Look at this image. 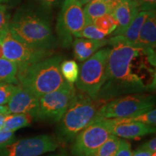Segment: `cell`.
Masks as SVG:
<instances>
[{"instance_id": "1", "label": "cell", "mask_w": 156, "mask_h": 156, "mask_svg": "<svg viewBox=\"0 0 156 156\" xmlns=\"http://www.w3.org/2000/svg\"><path fill=\"white\" fill-rule=\"evenodd\" d=\"M107 45L110 47V51L106 77L95 101L105 103L122 95L147 93L155 87L134 69V62L142 52L140 48L130 44L122 36H112Z\"/></svg>"}, {"instance_id": "2", "label": "cell", "mask_w": 156, "mask_h": 156, "mask_svg": "<svg viewBox=\"0 0 156 156\" xmlns=\"http://www.w3.org/2000/svg\"><path fill=\"white\" fill-rule=\"evenodd\" d=\"M9 30L16 38L38 49L53 51L57 44L48 14L42 10L18 11L9 22Z\"/></svg>"}, {"instance_id": "3", "label": "cell", "mask_w": 156, "mask_h": 156, "mask_svg": "<svg viewBox=\"0 0 156 156\" xmlns=\"http://www.w3.org/2000/svg\"><path fill=\"white\" fill-rule=\"evenodd\" d=\"M62 61L61 56H51L35 64L18 67V85L38 98L56 90L66 82L60 70Z\"/></svg>"}, {"instance_id": "4", "label": "cell", "mask_w": 156, "mask_h": 156, "mask_svg": "<svg viewBox=\"0 0 156 156\" xmlns=\"http://www.w3.org/2000/svg\"><path fill=\"white\" fill-rule=\"evenodd\" d=\"M104 103L91 98L85 93H76L69 108L62 116L56 129V138L67 143L84 129L93 124L98 112Z\"/></svg>"}, {"instance_id": "5", "label": "cell", "mask_w": 156, "mask_h": 156, "mask_svg": "<svg viewBox=\"0 0 156 156\" xmlns=\"http://www.w3.org/2000/svg\"><path fill=\"white\" fill-rule=\"evenodd\" d=\"M155 104V95L151 93H134L117 97L101 107L93 123L108 119L137 116L153 109Z\"/></svg>"}, {"instance_id": "6", "label": "cell", "mask_w": 156, "mask_h": 156, "mask_svg": "<svg viewBox=\"0 0 156 156\" xmlns=\"http://www.w3.org/2000/svg\"><path fill=\"white\" fill-rule=\"evenodd\" d=\"M109 51V46L98 50L84 61L80 68L76 87L80 92L87 95L93 100H96L106 80Z\"/></svg>"}, {"instance_id": "7", "label": "cell", "mask_w": 156, "mask_h": 156, "mask_svg": "<svg viewBox=\"0 0 156 156\" xmlns=\"http://www.w3.org/2000/svg\"><path fill=\"white\" fill-rule=\"evenodd\" d=\"M76 93L74 84L65 82L60 88L41 96L35 119L48 123L58 122L67 112Z\"/></svg>"}, {"instance_id": "8", "label": "cell", "mask_w": 156, "mask_h": 156, "mask_svg": "<svg viewBox=\"0 0 156 156\" xmlns=\"http://www.w3.org/2000/svg\"><path fill=\"white\" fill-rule=\"evenodd\" d=\"M82 6L77 0H64L56 25L62 47H69L73 44L74 36L85 27V18Z\"/></svg>"}, {"instance_id": "9", "label": "cell", "mask_w": 156, "mask_h": 156, "mask_svg": "<svg viewBox=\"0 0 156 156\" xmlns=\"http://www.w3.org/2000/svg\"><path fill=\"white\" fill-rule=\"evenodd\" d=\"M108 119L98 121L84 129L73 140L71 152L74 156H92L112 134Z\"/></svg>"}, {"instance_id": "10", "label": "cell", "mask_w": 156, "mask_h": 156, "mask_svg": "<svg viewBox=\"0 0 156 156\" xmlns=\"http://www.w3.org/2000/svg\"><path fill=\"white\" fill-rule=\"evenodd\" d=\"M4 58L14 62L17 68L30 65L53 54V51L36 48L22 41L7 31L2 41Z\"/></svg>"}, {"instance_id": "11", "label": "cell", "mask_w": 156, "mask_h": 156, "mask_svg": "<svg viewBox=\"0 0 156 156\" xmlns=\"http://www.w3.org/2000/svg\"><path fill=\"white\" fill-rule=\"evenodd\" d=\"M60 142L53 135L42 134L16 140L0 147V156H38L57 149Z\"/></svg>"}, {"instance_id": "12", "label": "cell", "mask_w": 156, "mask_h": 156, "mask_svg": "<svg viewBox=\"0 0 156 156\" xmlns=\"http://www.w3.org/2000/svg\"><path fill=\"white\" fill-rule=\"evenodd\" d=\"M137 46L145 55L147 62L152 66H155L156 46V13L155 10L150 11L149 15L142 25L137 41Z\"/></svg>"}, {"instance_id": "13", "label": "cell", "mask_w": 156, "mask_h": 156, "mask_svg": "<svg viewBox=\"0 0 156 156\" xmlns=\"http://www.w3.org/2000/svg\"><path fill=\"white\" fill-rule=\"evenodd\" d=\"M39 98L20 86L8 103V114H27L36 118Z\"/></svg>"}, {"instance_id": "14", "label": "cell", "mask_w": 156, "mask_h": 156, "mask_svg": "<svg viewBox=\"0 0 156 156\" xmlns=\"http://www.w3.org/2000/svg\"><path fill=\"white\" fill-rule=\"evenodd\" d=\"M140 12V5L136 0H124L119 4L112 13L117 22V27L111 35L121 36Z\"/></svg>"}, {"instance_id": "15", "label": "cell", "mask_w": 156, "mask_h": 156, "mask_svg": "<svg viewBox=\"0 0 156 156\" xmlns=\"http://www.w3.org/2000/svg\"><path fill=\"white\" fill-rule=\"evenodd\" d=\"M155 132V126L141 122L124 123L112 128V134L124 139H136Z\"/></svg>"}, {"instance_id": "16", "label": "cell", "mask_w": 156, "mask_h": 156, "mask_svg": "<svg viewBox=\"0 0 156 156\" xmlns=\"http://www.w3.org/2000/svg\"><path fill=\"white\" fill-rule=\"evenodd\" d=\"M108 40H93V39L76 38L73 42L74 55L79 62H84L107 45Z\"/></svg>"}, {"instance_id": "17", "label": "cell", "mask_w": 156, "mask_h": 156, "mask_svg": "<svg viewBox=\"0 0 156 156\" xmlns=\"http://www.w3.org/2000/svg\"><path fill=\"white\" fill-rule=\"evenodd\" d=\"M85 18V25L91 24L95 19L107 14H112L113 10L110 5L102 0H93L86 4L83 9Z\"/></svg>"}, {"instance_id": "18", "label": "cell", "mask_w": 156, "mask_h": 156, "mask_svg": "<svg viewBox=\"0 0 156 156\" xmlns=\"http://www.w3.org/2000/svg\"><path fill=\"white\" fill-rule=\"evenodd\" d=\"M149 12L150 11H140L121 36L124 37L130 44L135 45L142 25L149 15Z\"/></svg>"}, {"instance_id": "19", "label": "cell", "mask_w": 156, "mask_h": 156, "mask_svg": "<svg viewBox=\"0 0 156 156\" xmlns=\"http://www.w3.org/2000/svg\"><path fill=\"white\" fill-rule=\"evenodd\" d=\"M34 119L31 115L27 114H8L2 129L15 132L19 129L30 126Z\"/></svg>"}, {"instance_id": "20", "label": "cell", "mask_w": 156, "mask_h": 156, "mask_svg": "<svg viewBox=\"0 0 156 156\" xmlns=\"http://www.w3.org/2000/svg\"><path fill=\"white\" fill-rule=\"evenodd\" d=\"M111 124L113 126L118 125V124H124V123L131 122H141L144 124H150V125H155L156 123V110L155 108L143 114L137 115L135 116L125 117V118H114L108 119Z\"/></svg>"}, {"instance_id": "21", "label": "cell", "mask_w": 156, "mask_h": 156, "mask_svg": "<svg viewBox=\"0 0 156 156\" xmlns=\"http://www.w3.org/2000/svg\"><path fill=\"white\" fill-rule=\"evenodd\" d=\"M17 73L16 64L5 58H0V82H7L18 85Z\"/></svg>"}, {"instance_id": "22", "label": "cell", "mask_w": 156, "mask_h": 156, "mask_svg": "<svg viewBox=\"0 0 156 156\" xmlns=\"http://www.w3.org/2000/svg\"><path fill=\"white\" fill-rule=\"evenodd\" d=\"M60 70L64 80L74 84L77 80L80 67L75 60H65L60 64Z\"/></svg>"}, {"instance_id": "23", "label": "cell", "mask_w": 156, "mask_h": 156, "mask_svg": "<svg viewBox=\"0 0 156 156\" xmlns=\"http://www.w3.org/2000/svg\"><path fill=\"white\" fill-rule=\"evenodd\" d=\"M119 139L113 134H109L108 139L101 145L92 156H115Z\"/></svg>"}, {"instance_id": "24", "label": "cell", "mask_w": 156, "mask_h": 156, "mask_svg": "<svg viewBox=\"0 0 156 156\" xmlns=\"http://www.w3.org/2000/svg\"><path fill=\"white\" fill-rule=\"evenodd\" d=\"M93 24L107 36L111 35L117 27V22L112 14H107L95 19Z\"/></svg>"}, {"instance_id": "25", "label": "cell", "mask_w": 156, "mask_h": 156, "mask_svg": "<svg viewBox=\"0 0 156 156\" xmlns=\"http://www.w3.org/2000/svg\"><path fill=\"white\" fill-rule=\"evenodd\" d=\"M106 36H107V35L97 28L93 23L85 25V27L80 31L74 36L75 38L93 39V40H103L105 39Z\"/></svg>"}, {"instance_id": "26", "label": "cell", "mask_w": 156, "mask_h": 156, "mask_svg": "<svg viewBox=\"0 0 156 156\" xmlns=\"http://www.w3.org/2000/svg\"><path fill=\"white\" fill-rule=\"evenodd\" d=\"M19 88L20 85L17 84L0 82V106L8 103Z\"/></svg>"}, {"instance_id": "27", "label": "cell", "mask_w": 156, "mask_h": 156, "mask_svg": "<svg viewBox=\"0 0 156 156\" xmlns=\"http://www.w3.org/2000/svg\"><path fill=\"white\" fill-rule=\"evenodd\" d=\"M10 17L5 5H0V41L2 39L7 31L9 30V25Z\"/></svg>"}, {"instance_id": "28", "label": "cell", "mask_w": 156, "mask_h": 156, "mask_svg": "<svg viewBox=\"0 0 156 156\" xmlns=\"http://www.w3.org/2000/svg\"><path fill=\"white\" fill-rule=\"evenodd\" d=\"M16 141L15 132L5 130L4 129H0V147L9 145Z\"/></svg>"}, {"instance_id": "29", "label": "cell", "mask_w": 156, "mask_h": 156, "mask_svg": "<svg viewBox=\"0 0 156 156\" xmlns=\"http://www.w3.org/2000/svg\"><path fill=\"white\" fill-rule=\"evenodd\" d=\"M132 153L131 144L125 139H119L115 156H132Z\"/></svg>"}, {"instance_id": "30", "label": "cell", "mask_w": 156, "mask_h": 156, "mask_svg": "<svg viewBox=\"0 0 156 156\" xmlns=\"http://www.w3.org/2000/svg\"><path fill=\"white\" fill-rule=\"evenodd\" d=\"M41 10L49 14L52 9L59 5L63 0H37Z\"/></svg>"}, {"instance_id": "31", "label": "cell", "mask_w": 156, "mask_h": 156, "mask_svg": "<svg viewBox=\"0 0 156 156\" xmlns=\"http://www.w3.org/2000/svg\"><path fill=\"white\" fill-rule=\"evenodd\" d=\"M139 3L140 11L155 10L156 0H136Z\"/></svg>"}, {"instance_id": "32", "label": "cell", "mask_w": 156, "mask_h": 156, "mask_svg": "<svg viewBox=\"0 0 156 156\" xmlns=\"http://www.w3.org/2000/svg\"><path fill=\"white\" fill-rule=\"evenodd\" d=\"M138 149L143 150V151H150L152 153H155L156 151V139L153 138L149 141L145 142L141 146L138 147Z\"/></svg>"}, {"instance_id": "33", "label": "cell", "mask_w": 156, "mask_h": 156, "mask_svg": "<svg viewBox=\"0 0 156 156\" xmlns=\"http://www.w3.org/2000/svg\"><path fill=\"white\" fill-rule=\"evenodd\" d=\"M153 153H152V152L150 151H143V150L137 149L132 153V156H152L153 155Z\"/></svg>"}, {"instance_id": "34", "label": "cell", "mask_w": 156, "mask_h": 156, "mask_svg": "<svg viewBox=\"0 0 156 156\" xmlns=\"http://www.w3.org/2000/svg\"><path fill=\"white\" fill-rule=\"evenodd\" d=\"M102 1L107 4H108V5H110L112 8V10L114 11L115 7H116L119 4L122 2V1H124V0H102Z\"/></svg>"}, {"instance_id": "35", "label": "cell", "mask_w": 156, "mask_h": 156, "mask_svg": "<svg viewBox=\"0 0 156 156\" xmlns=\"http://www.w3.org/2000/svg\"><path fill=\"white\" fill-rule=\"evenodd\" d=\"M7 116H8V114H0V129H2Z\"/></svg>"}, {"instance_id": "36", "label": "cell", "mask_w": 156, "mask_h": 156, "mask_svg": "<svg viewBox=\"0 0 156 156\" xmlns=\"http://www.w3.org/2000/svg\"><path fill=\"white\" fill-rule=\"evenodd\" d=\"M0 114H8V108L6 106H0Z\"/></svg>"}, {"instance_id": "37", "label": "cell", "mask_w": 156, "mask_h": 156, "mask_svg": "<svg viewBox=\"0 0 156 156\" xmlns=\"http://www.w3.org/2000/svg\"><path fill=\"white\" fill-rule=\"evenodd\" d=\"M0 58H4L3 46H2V41H0Z\"/></svg>"}, {"instance_id": "38", "label": "cell", "mask_w": 156, "mask_h": 156, "mask_svg": "<svg viewBox=\"0 0 156 156\" xmlns=\"http://www.w3.org/2000/svg\"><path fill=\"white\" fill-rule=\"evenodd\" d=\"M77 1L79 2L82 5H85L86 4L90 2L93 1V0H77Z\"/></svg>"}, {"instance_id": "39", "label": "cell", "mask_w": 156, "mask_h": 156, "mask_svg": "<svg viewBox=\"0 0 156 156\" xmlns=\"http://www.w3.org/2000/svg\"><path fill=\"white\" fill-rule=\"evenodd\" d=\"M5 0H0V5H2V3L3 2H5Z\"/></svg>"}, {"instance_id": "40", "label": "cell", "mask_w": 156, "mask_h": 156, "mask_svg": "<svg viewBox=\"0 0 156 156\" xmlns=\"http://www.w3.org/2000/svg\"><path fill=\"white\" fill-rule=\"evenodd\" d=\"M58 156H67V155H58Z\"/></svg>"}, {"instance_id": "41", "label": "cell", "mask_w": 156, "mask_h": 156, "mask_svg": "<svg viewBox=\"0 0 156 156\" xmlns=\"http://www.w3.org/2000/svg\"><path fill=\"white\" fill-rule=\"evenodd\" d=\"M152 156H156V155H155V153H153V155H152Z\"/></svg>"}]
</instances>
